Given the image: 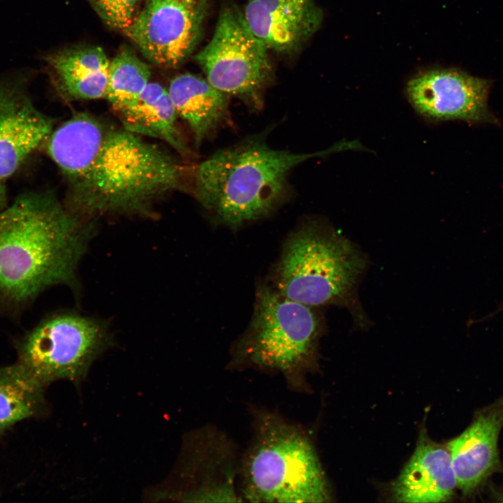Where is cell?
Returning a JSON list of instances; mask_svg holds the SVG:
<instances>
[{"label": "cell", "instance_id": "15", "mask_svg": "<svg viewBox=\"0 0 503 503\" xmlns=\"http://www.w3.org/2000/svg\"><path fill=\"white\" fill-rule=\"evenodd\" d=\"M457 487L449 450L423 435L394 483L392 497L399 502H446Z\"/></svg>", "mask_w": 503, "mask_h": 503}, {"label": "cell", "instance_id": "10", "mask_svg": "<svg viewBox=\"0 0 503 503\" xmlns=\"http://www.w3.org/2000/svg\"><path fill=\"white\" fill-rule=\"evenodd\" d=\"M490 82L455 68L420 72L407 82L408 99L421 116L433 121L497 123L488 104Z\"/></svg>", "mask_w": 503, "mask_h": 503}, {"label": "cell", "instance_id": "1", "mask_svg": "<svg viewBox=\"0 0 503 503\" xmlns=\"http://www.w3.org/2000/svg\"><path fill=\"white\" fill-rule=\"evenodd\" d=\"M48 139L68 184V207L84 218L145 215L163 196L187 189V168L177 158L88 113L73 115Z\"/></svg>", "mask_w": 503, "mask_h": 503}, {"label": "cell", "instance_id": "5", "mask_svg": "<svg viewBox=\"0 0 503 503\" xmlns=\"http://www.w3.org/2000/svg\"><path fill=\"white\" fill-rule=\"evenodd\" d=\"M367 265L363 254L333 228L308 221L291 233L275 272L276 291L310 306L345 307L360 327L368 321L356 291Z\"/></svg>", "mask_w": 503, "mask_h": 503}, {"label": "cell", "instance_id": "7", "mask_svg": "<svg viewBox=\"0 0 503 503\" xmlns=\"http://www.w3.org/2000/svg\"><path fill=\"white\" fill-rule=\"evenodd\" d=\"M110 342L100 321L72 312L57 314L23 337L17 363L44 386L59 379L78 383Z\"/></svg>", "mask_w": 503, "mask_h": 503}, {"label": "cell", "instance_id": "12", "mask_svg": "<svg viewBox=\"0 0 503 503\" xmlns=\"http://www.w3.org/2000/svg\"><path fill=\"white\" fill-rule=\"evenodd\" d=\"M34 73L23 68L0 75V181L52 132V119L34 105L28 93Z\"/></svg>", "mask_w": 503, "mask_h": 503}, {"label": "cell", "instance_id": "6", "mask_svg": "<svg viewBox=\"0 0 503 503\" xmlns=\"http://www.w3.org/2000/svg\"><path fill=\"white\" fill-rule=\"evenodd\" d=\"M321 331L312 307L261 286L251 323L235 347L229 368L279 374L291 390L303 391L306 375L316 365Z\"/></svg>", "mask_w": 503, "mask_h": 503}, {"label": "cell", "instance_id": "4", "mask_svg": "<svg viewBox=\"0 0 503 503\" xmlns=\"http://www.w3.org/2000/svg\"><path fill=\"white\" fill-rule=\"evenodd\" d=\"M251 414L252 441L239 467L242 501L329 502L325 473L305 432L274 411L253 407Z\"/></svg>", "mask_w": 503, "mask_h": 503}, {"label": "cell", "instance_id": "11", "mask_svg": "<svg viewBox=\"0 0 503 503\" xmlns=\"http://www.w3.org/2000/svg\"><path fill=\"white\" fill-rule=\"evenodd\" d=\"M182 474L187 501L243 502L239 492L240 460L235 442L212 425L191 433L187 440Z\"/></svg>", "mask_w": 503, "mask_h": 503}, {"label": "cell", "instance_id": "3", "mask_svg": "<svg viewBox=\"0 0 503 503\" xmlns=\"http://www.w3.org/2000/svg\"><path fill=\"white\" fill-rule=\"evenodd\" d=\"M356 140H342L314 153L275 150L258 136L219 150L192 172L196 199L219 223L236 228L269 215L289 197V176L303 161L356 150Z\"/></svg>", "mask_w": 503, "mask_h": 503}, {"label": "cell", "instance_id": "20", "mask_svg": "<svg viewBox=\"0 0 503 503\" xmlns=\"http://www.w3.org/2000/svg\"><path fill=\"white\" fill-rule=\"evenodd\" d=\"M150 77L148 66L128 48H124L110 61L105 99L119 117L136 105Z\"/></svg>", "mask_w": 503, "mask_h": 503}, {"label": "cell", "instance_id": "17", "mask_svg": "<svg viewBox=\"0 0 503 503\" xmlns=\"http://www.w3.org/2000/svg\"><path fill=\"white\" fill-rule=\"evenodd\" d=\"M168 91L177 115L191 129L196 147L228 120L229 96L207 79L181 74L171 80Z\"/></svg>", "mask_w": 503, "mask_h": 503}, {"label": "cell", "instance_id": "14", "mask_svg": "<svg viewBox=\"0 0 503 503\" xmlns=\"http://www.w3.org/2000/svg\"><path fill=\"white\" fill-rule=\"evenodd\" d=\"M503 426V400L476 414L460 435L446 444L457 486L474 491L499 465L498 437Z\"/></svg>", "mask_w": 503, "mask_h": 503}, {"label": "cell", "instance_id": "21", "mask_svg": "<svg viewBox=\"0 0 503 503\" xmlns=\"http://www.w3.org/2000/svg\"><path fill=\"white\" fill-rule=\"evenodd\" d=\"M109 27L124 31L133 21L139 0H89Z\"/></svg>", "mask_w": 503, "mask_h": 503}, {"label": "cell", "instance_id": "22", "mask_svg": "<svg viewBox=\"0 0 503 503\" xmlns=\"http://www.w3.org/2000/svg\"><path fill=\"white\" fill-rule=\"evenodd\" d=\"M6 194L4 186L0 181V212L6 207Z\"/></svg>", "mask_w": 503, "mask_h": 503}, {"label": "cell", "instance_id": "24", "mask_svg": "<svg viewBox=\"0 0 503 503\" xmlns=\"http://www.w3.org/2000/svg\"><path fill=\"white\" fill-rule=\"evenodd\" d=\"M501 310H503V305H502V307H501L499 308V309L497 311V312H500V311H501Z\"/></svg>", "mask_w": 503, "mask_h": 503}, {"label": "cell", "instance_id": "19", "mask_svg": "<svg viewBox=\"0 0 503 503\" xmlns=\"http://www.w3.org/2000/svg\"><path fill=\"white\" fill-rule=\"evenodd\" d=\"M43 388L18 363L0 367V432L42 411Z\"/></svg>", "mask_w": 503, "mask_h": 503}, {"label": "cell", "instance_id": "8", "mask_svg": "<svg viewBox=\"0 0 503 503\" xmlns=\"http://www.w3.org/2000/svg\"><path fill=\"white\" fill-rule=\"evenodd\" d=\"M268 50L243 13L225 7L211 40L195 59L214 87L256 110L263 106V92L271 78Z\"/></svg>", "mask_w": 503, "mask_h": 503}, {"label": "cell", "instance_id": "18", "mask_svg": "<svg viewBox=\"0 0 503 503\" xmlns=\"http://www.w3.org/2000/svg\"><path fill=\"white\" fill-rule=\"evenodd\" d=\"M177 112L168 91L149 82L136 105L120 118L123 127L138 135L163 140L182 156H191L177 124Z\"/></svg>", "mask_w": 503, "mask_h": 503}, {"label": "cell", "instance_id": "9", "mask_svg": "<svg viewBox=\"0 0 503 503\" xmlns=\"http://www.w3.org/2000/svg\"><path fill=\"white\" fill-rule=\"evenodd\" d=\"M204 6L177 0H149L124 31L152 63L175 67L182 63L198 43Z\"/></svg>", "mask_w": 503, "mask_h": 503}, {"label": "cell", "instance_id": "16", "mask_svg": "<svg viewBox=\"0 0 503 503\" xmlns=\"http://www.w3.org/2000/svg\"><path fill=\"white\" fill-rule=\"evenodd\" d=\"M58 90L72 100L105 99L110 61L96 46L57 50L42 57Z\"/></svg>", "mask_w": 503, "mask_h": 503}, {"label": "cell", "instance_id": "23", "mask_svg": "<svg viewBox=\"0 0 503 503\" xmlns=\"http://www.w3.org/2000/svg\"><path fill=\"white\" fill-rule=\"evenodd\" d=\"M179 1H181L182 3H187L188 5H196L197 3L196 0H177Z\"/></svg>", "mask_w": 503, "mask_h": 503}, {"label": "cell", "instance_id": "2", "mask_svg": "<svg viewBox=\"0 0 503 503\" xmlns=\"http://www.w3.org/2000/svg\"><path fill=\"white\" fill-rule=\"evenodd\" d=\"M92 224L50 191L19 196L0 212V302L21 307L55 285H73Z\"/></svg>", "mask_w": 503, "mask_h": 503}, {"label": "cell", "instance_id": "13", "mask_svg": "<svg viewBox=\"0 0 503 503\" xmlns=\"http://www.w3.org/2000/svg\"><path fill=\"white\" fill-rule=\"evenodd\" d=\"M243 15L269 50L283 54L298 50L322 20L314 0H247Z\"/></svg>", "mask_w": 503, "mask_h": 503}]
</instances>
